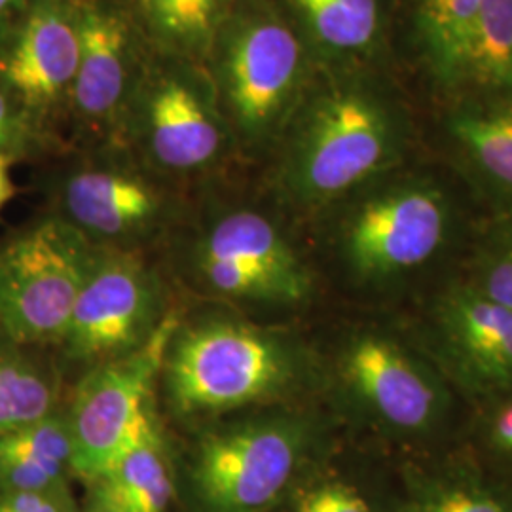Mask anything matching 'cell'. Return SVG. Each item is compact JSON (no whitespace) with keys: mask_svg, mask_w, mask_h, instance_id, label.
<instances>
[{"mask_svg":"<svg viewBox=\"0 0 512 512\" xmlns=\"http://www.w3.org/2000/svg\"><path fill=\"white\" fill-rule=\"evenodd\" d=\"M461 84L492 99L512 97V0H484Z\"/></svg>","mask_w":512,"mask_h":512,"instance_id":"23","label":"cell"},{"mask_svg":"<svg viewBox=\"0 0 512 512\" xmlns=\"http://www.w3.org/2000/svg\"><path fill=\"white\" fill-rule=\"evenodd\" d=\"M93 484L97 503L110 511H169L175 488L158 429L126 450Z\"/></svg>","mask_w":512,"mask_h":512,"instance_id":"19","label":"cell"},{"mask_svg":"<svg viewBox=\"0 0 512 512\" xmlns=\"http://www.w3.org/2000/svg\"><path fill=\"white\" fill-rule=\"evenodd\" d=\"M175 332L177 315L171 313L141 348L99 363L78 385L67 416L76 475L95 482L126 450L156 431L148 404Z\"/></svg>","mask_w":512,"mask_h":512,"instance_id":"8","label":"cell"},{"mask_svg":"<svg viewBox=\"0 0 512 512\" xmlns=\"http://www.w3.org/2000/svg\"><path fill=\"white\" fill-rule=\"evenodd\" d=\"M236 0H122L148 46L203 63Z\"/></svg>","mask_w":512,"mask_h":512,"instance_id":"18","label":"cell"},{"mask_svg":"<svg viewBox=\"0 0 512 512\" xmlns=\"http://www.w3.org/2000/svg\"><path fill=\"white\" fill-rule=\"evenodd\" d=\"M403 114L374 71H319L272 156L270 192L296 213L346 202L399 162Z\"/></svg>","mask_w":512,"mask_h":512,"instance_id":"1","label":"cell"},{"mask_svg":"<svg viewBox=\"0 0 512 512\" xmlns=\"http://www.w3.org/2000/svg\"><path fill=\"white\" fill-rule=\"evenodd\" d=\"M160 323L158 287L141 258L99 245L61 344L73 359L105 363L141 348Z\"/></svg>","mask_w":512,"mask_h":512,"instance_id":"13","label":"cell"},{"mask_svg":"<svg viewBox=\"0 0 512 512\" xmlns=\"http://www.w3.org/2000/svg\"><path fill=\"white\" fill-rule=\"evenodd\" d=\"M448 124L476 171L512 198V97L467 105L456 110Z\"/></svg>","mask_w":512,"mask_h":512,"instance_id":"21","label":"cell"},{"mask_svg":"<svg viewBox=\"0 0 512 512\" xmlns=\"http://www.w3.org/2000/svg\"><path fill=\"white\" fill-rule=\"evenodd\" d=\"M0 512H73L65 490L0 494Z\"/></svg>","mask_w":512,"mask_h":512,"instance_id":"28","label":"cell"},{"mask_svg":"<svg viewBox=\"0 0 512 512\" xmlns=\"http://www.w3.org/2000/svg\"><path fill=\"white\" fill-rule=\"evenodd\" d=\"M12 164L14 160L10 156L0 154V209L16 194V184L12 179Z\"/></svg>","mask_w":512,"mask_h":512,"instance_id":"31","label":"cell"},{"mask_svg":"<svg viewBox=\"0 0 512 512\" xmlns=\"http://www.w3.org/2000/svg\"><path fill=\"white\" fill-rule=\"evenodd\" d=\"M50 147L54 143L38 129L16 97L0 84V154L16 162Z\"/></svg>","mask_w":512,"mask_h":512,"instance_id":"26","label":"cell"},{"mask_svg":"<svg viewBox=\"0 0 512 512\" xmlns=\"http://www.w3.org/2000/svg\"><path fill=\"white\" fill-rule=\"evenodd\" d=\"M150 54L122 0H80V61L67 126L78 148L114 143Z\"/></svg>","mask_w":512,"mask_h":512,"instance_id":"10","label":"cell"},{"mask_svg":"<svg viewBox=\"0 0 512 512\" xmlns=\"http://www.w3.org/2000/svg\"><path fill=\"white\" fill-rule=\"evenodd\" d=\"M196 238V260L207 283L226 296L296 302L310 279L279 222L249 203L207 209Z\"/></svg>","mask_w":512,"mask_h":512,"instance_id":"11","label":"cell"},{"mask_svg":"<svg viewBox=\"0 0 512 512\" xmlns=\"http://www.w3.org/2000/svg\"><path fill=\"white\" fill-rule=\"evenodd\" d=\"M82 154L55 181V217L95 245L122 249L160 232L181 200L169 181L120 145L78 148Z\"/></svg>","mask_w":512,"mask_h":512,"instance_id":"7","label":"cell"},{"mask_svg":"<svg viewBox=\"0 0 512 512\" xmlns=\"http://www.w3.org/2000/svg\"><path fill=\"white\" fill-rule=\"evenodd\" d=\"M397 512H512V488L471 469L418 476Z\"/></svg>","mask_w":512,"mask_h":512,"instance_id":"22","label":"cell"},{"mask_svg":"<svg viewBox=\"0 0 512 512\" xmlns=\"http://www.w3.org/2000/svg\"><path fill=\"white\" fill-rule=\"evenodd\" d=\"M80 61V0H31L0 44V84L59 143Z\"/></svg>","mask_w":512,"mask_h":512,"instance_id":"12","label":"cell"},{"mask_svg":"<svg viewBox=\"0 0 512 512\" xmlns=\"http://www.w3.org/2000/svg\"><path fill=\"white\" fill-rule=\"evenodd\" d=\"M311 431L302 416L268 414L207 433L188 473L198 511H270L308 456Z\"/></svg>","mask_w":512,"mask_h":512,"instance_id":"5","label":"cell"},{"mask_svg":"<svg viewBox=\"0 0 512 512\" xmlns=\"http://www.w3.org/2000/svg\"><path fill=\"white\" fill-rule=\"evenodd\" d=\"M319 71H376L387 31L385 0H272Z\"/></svg>","mask_w":512,"mask_h":512,"instance_id":"16","label":"cell"},{"mask_svg":"<svg viewBox=\"0 0 512 512\" xmlns=\"http://www.w3.org/2000/svg\"><path fill=\"white\" fill-rule=\"evenodd\" d=\"M114 145L175 184L213 177L239 162L203 63L154 50Z\"/></svg>","mask_w":512,"mask_h":512,"instance_id":"3","label":"cell"},{"mask_svg":"<svg viewBox=\"0 0 512 512\" xmlns=\"http://www.w3.org/2000/svg\"><path fill=\"white\" fill-rule=\"evenodd\" d=\"M173 404L211 414L264 401L293 380L291 349L266 330L215 321L175 332L164 361Z\"/></svg>","mask_w":512,"mask_h":512,"instance_id":"4","label":"cell"},{"mask_svg":"<svg viewBox=\"0 0 512 512\" xmlns=\"http://www.w3.org/2000/svg\"><path fill=\"white\" fill-rule=\"evenodd\" d=\"M467 285L484 298L512 308V236L497 241L482 255Z\"/></svg>","mask_w":512,"mask_h":512,"instance_id":"27","label":"cell"},{"mask_svg":"<svg viewBox=\"0 0 512 512\" xmlns=\"http://www.w3.org/2000/svg\"><path fill=\"white\" fill-rule=\"evenodd\" d=\"M285 512H374L365 492L342 476H317L289 497Z\"/></svg>","mask_w":512,"mask_h":512,"instance_id":"25","label":"cell"},{"mask_svg":"<svg viewBox=\"0 0 512 512\" xmlns=\"http://www.w3.org/2000/svg\"><path fill=\"white\" fill-rule=\"evenodd\" d=\"M342 376L361 408L393 433L423 435L444 418L448 399L437 372L391 336L355 338Z\"/></svg>","mask_w":512,"mask_h":512,"instance_id":"14","label":"cell"},{"mask_svg":"<svg viewBox=\"0 0 512 512\" xmlns=\"http://www.w3.org/2000/svg\"><path fill=\"white\" fill-rule=\"evenodd\" d=\"M73 444L67 418L44 420L0 435V494L63 488L71 469Z\"/></svg>","mask_w":512,"mask_h":512,"instance_id":"17","label":"cell"},{"mask_svg":"<svg viewBox=\"0 0 512 512\" xmlns=\"http://www.w3.org/2000/svg\"><path fill=\"white\" fill-rule=\"evenodd\" d=\"M52 372L18 351L0 349V435L55 414Z\"/></svg>","mask_w":512,"mask_h":512,"instance_id":"24","label":"cell"},{"mask_svg":"<svg viewBox=\"0 0 512 512\" xmlns=\"http://www.w3.org/2000/svg\"><path fill=\"white\" fill-rule=\"evenodd\" d=\"M484 439L495 454L512 458V393L503 395L486 416Z\"/></svg>","mask_w":512,"mask_h":512,"instance_id":"29","label":"cell"},{"mask_svg":"<svg viewBox=\"0 0 512 512\" xmlns=\"http://www.w3.org/2000/svg\"><path fill=\"white\" fill-rule=\"evenodd\" d=\"M97 249L55 215L0 249V330L8 340L63 342Z\"/></svg>","mask_w":512,"mask_h":512,"instance_id":"6","label":"cell"},{"mask_svg":"<svg viewBox=\"0 0 512 512\" xmlns=\"http://www.w3.org/2000/svg\"><path fill=\"white\" fill-rule=\"evenodd\" d=\"M31 0H0V44L12 33Z\"/></svg>","mask_w":512,"mask_h":512,"instance_id":"30","label":"cell"},{"mask_svg":"<svg viewBox=\"0 0 512 512\" xmlns=\"http://www.w3.org/2000/svg\"><path fill=\"white\" fill-rule=\"evenodd\" d=\"M239 160H268L319 73L272 0H236L203 61Z\"/></svg>","mask_w":512,"mask_h":512,"instance_id":"2","label":"cell"},{"mask_svg":"<svg viewBox=\"0 0 512 512\" xmlns=\"http://www.w3.org/2000/svg\"><path fill=\"white\" fill-rule=\"evenodd\" d=\"M437 361L465 391L482 397L512 393V308L454 285L429 315Z\"/></svg>","mask_w":512,"mask_h":512,"instance_id":"15","label":"cell"},{"mask_svg":"<svg viewBox=\"0 0 512 512\" xmlns=\"http://www.w3.org/2000/svg\"><path fill=\"white\" fill-rule=\"evenodd\" d=\"M348 200L340 203L338 243L349 268L368 281L420 268L439 253L450 228L448 200L429 181L368 184Z\"/></svg>","mask_w":512,"mask_h":512,"instance_id":"9","label":"cell"},{"mask_svg":"<svg viewBox=\"0 0 512 512\" xmlns=\"http://www.w3.org/2000/svg\"><path fill=\"white\" fill-rule=\"evenodd\" d=\"M90 512H114V511H110V509H107V507H103V505H99V503H97V505H95V507H93L92 511Z\"/></svg>","mask_w":512,"mask_h":512,"instance_id":"32","label":"cell"},{"mask_svg":"<svg viewBox=\"0 0 512 512\" xmlns=\"http://www.w3.org/2000/svg\"><path fill=\"white\" fill-rule=\"evenodd\" d=\"M484 0H418L414 29L421 57L442 86H461Z\"/></svg>","mask_w":512,"mask_h":512,"instance_id":"20","label":"cell"}]
</instances>
